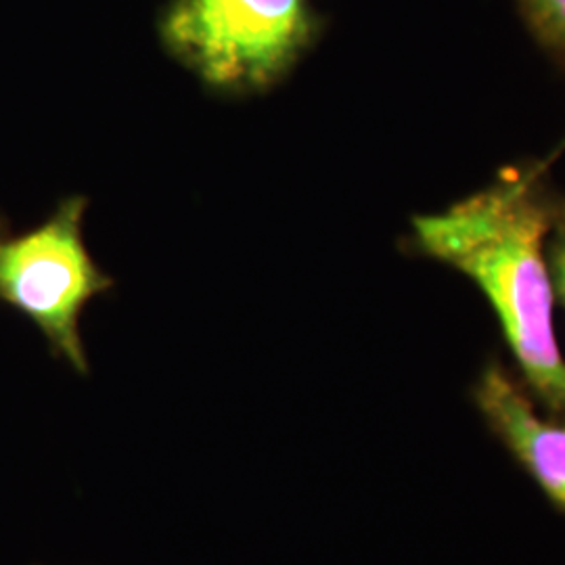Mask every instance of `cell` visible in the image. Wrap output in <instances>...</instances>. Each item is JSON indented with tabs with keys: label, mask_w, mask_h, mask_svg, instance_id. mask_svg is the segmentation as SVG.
Wrapping results in <instances>:
<instances>
[{
	"label": "cell",
	"mask_w": 565,
	"mask_h": 565,
	"mask_svg": "<svg viewBox=\"0 0 565 565\" xmlns=\"http://www.w3.org/2000/svg\"><path fill=\"white\" fill-rule=\"evenodd\" d=\"M413 224L425 254L482 289L530 385L546 403L565 408V363L553 327L555 287L545 260L553 221L530 184H497Z\"/></svg>",
	"instance_id": "cell-1"
},
{
	"label": "cell",
	"mask_w": 565,
	"mask_h": 565,
	"mask_svg": "<svg viewBox=\"0 0 565 565\" xmlns=\"http://www.w3.org/2000/svg\"><path fill=\"white\" fill-rule=\"evenodd\" d=\"M84 210V198H70L23 235L0 218V302L36 324L53 354L82 375L88 373L82 310L114 287L82 239Z\"/></svg>",
	"instance_id": "cell-2"
},
{
	"label": "cell",
	"mask_w": 565,
	"mask_h": 565,
	"mask_svg": "<svg viewBox=\"0 0 565 565\" xmlns=\"http://www.w3.org/2000/svg\"><path fill=\"white\" fill-rule=\"evenodd\" d=\"M163 41L205 84L258 88L281 78L312 34L306 0H179Z\"/></svg>",
	"instance_id": "cell-3"
},
{
	"label": "cell",
	"mask_w": 565,
	"mask_h": 565,
	"mask_svg": "<svg viewBox=\"0 0 565 565\" xmlns=\"http://www.w3.org/2000/svg\"><path fill=\"white\" fill-rule=\"evenodd\" d=\"M478 404L534 480L565 509V427L539 417L522 390L497 366L482 375Z\"/></svg>",
	"instance_id": "cell-4"
},
{
	"label": "cell",
	"mask_w": 565,
	"mask_h": 565,
	"mask_svg": "<svg viewBox=\"0 0 565 565\" xmlns=\"http://www.w3.org/2000/svg\"><path fill=\"white\" fill-rule=\"evenodd\" d=\"M527 18L545 41L565 49V0H524Z\"/></svg>",
	"instance_id": "cell-5"
},
{
	"label": "cell",
	"mask_w": 565,
	"mask_h": 565,
	"mask_svg": "<svg viewBox=\"0 0 565 565\" xmlns=\"http://www.w3.org/2000/svg\"><path fill=\"white\" fill-rule=\"evenodd\" d=\"M555 237L551 243V268L553 287L565 303V212L555 221Z\"/></svg>",
	"instance_id": "cell-6"
}]
</instances>
